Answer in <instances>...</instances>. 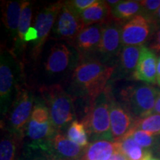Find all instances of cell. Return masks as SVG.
Instances as JSON below:
<instances>
[{
	"label": "cell",
	"instance_id": "cell-34",
	"mask_svg": "<svg viewBox=\"0 0 160 160\" xmlns=\"http://www.w3.org/2000/svg\"><path fill=\"white\" fill-rule=\"evenodd\" d=\"M157 83L159 85L160 87V55L157 60Z\"/></svg>",
	"mask_w": 160,
	"mask_h": 160
},
{
	"label": "cell",
	"instance_id": "cell-30",
	"mask_svg": "<svg viewBox=\"0 0 160 160\" xmlns=\"http://www.w3.org/2000/svg\"><path fill=\"white\" fill-rule=\"evenodd\" d=\"M148 48L155 53H160V26L156 29L149 42Z\"/></svg>",
	"mask_w": 160,
	"mask_h": 160
},
{
	"label": "cell",
	"instance_id": "cell-29",
	"mask_svg": "<svg viewBox=\"0 0 160 160\" xmlns=\"http://www.w3.org/2000/svg\"><path fill=\"white\" fill-rule=\"evenodd\" d=\"M97 2V0H71L65 1V4L72 11L79 15L82 12L94 5Z\"/></svg>",
	"mask_w": 160,
	"mask_h": 160
},
{
	"label": "cell",
	"instance_id": "cell-26",
	"mask_svg": "<svg viewBox=\"0 0 160 160\" xmlns=\"http://www.w3.org/2000/svg\"><path fill=\"white\" fill-rule=\"evenodd\" d=\"M133 128L152 136L160 135V114L153 113L143 119L135 118Z\"/></svg>",
	"mask_w": 160,
	"mask_h": 160
},
{
	"label": "cell",
	"instance_id": "cell-18",
	"mask_svg": "<svg viewBox=\"0 0 160 160\" xmlns=\"http://www.w3.org/2000/svg\"><path fill=\"white\" fill-rule=\"evenodd\" d=\"M51 144L55 153L67 160H80L86 149L71 141L62 132L59 131L52 139Z\"/></svg>",
	"mask_w": 160,
	"mask_h": 160
},
{
	"label": "cell",
	"instance_id": "cell-2",
	"mask_svg": "<svg viewBox=\"0 0 160 160\" xmlns=\"http://www.w3.org/2000/svg\"><path fill=\"white\" fill-rule=\"evenodd\" d=\"M79 62V55L73 46L63 42L53 44L42 62V73L47 81L44 85L61 84L60 81L68 76L71 77Z\"/></svg>",
	"mask_w": 160,
	"mask_h": 160
},
{
	"label": "cell",
	"instance_id": "cell-32",
	"mask_svg": "<svg viewBox=\"0 0 160 160\" xmlns=\"http://www.w3.org/2000/svg\"><path fill=\"white\" fill-rule=\"evenodd\" d=\"M108 160H129L125 153L118 150Z\"/></svg>",
	"mask_w": 160,
	"mask_h": 160
},
{
	"label": "cell",
	"instance_id": "cell-22",
	"mask_svg": "<svg viewBox=\"0 0 160 160\" xmlns=\"http://www.w3.org/2000/svg\"><path fill=\"white\" fill-rule=\"evenodd\" d=\"M138 15H142L140 1H120L111 8L112 19L122 23L127 20L129 21Z\"/></svg>",
	"mask_w": 160,
	"mask_h": 160
},
{
	"label": "cell",
	"instance_id": "cell-13",
	"mask_svg": "<svg viewBox=\"0 0 160 160\" xmlns=\"http://www.w3.org/2000/svg\"><path fill=\"white\" fill-rule=\"evenodd\" d=\"M135 118L125 106L114 99L112 93L110 99V119L113 142L119 141L133 128Z\"/></svg>",
	"mask_w": 160,
	"mask_h": 160
},
{
	"label": "cell",
	"instance_id": "cell-10",
	"mask_svg": "<svg viewBox=\"0 0 160 160\" xmlns=\"http://www.w3.org/2000/svg\"><path fill=\"white\" fill-rule=\"evenodd\" d=\"M122 25V22L113 19L104 23L101 42L96 57H98V59L109 66H114L113 63L115 62L117 63L123 47L121 39Z\"/></svg>",
	"mask_w": 160,
	"mask_h": 160
},
{
	"label": "cell",
	"instance_id": "cell-17",
	"mask_svg": "<svg viewBox=\"0 0 160 160\" xmlns=\"http://www.w3.org/2000/svg\"><path fill=\"white\" fill-rule=\"evenodd\" d=\"M142 46H123L115 66L118 78L133 76L139 62Z\"/></svg>",
	"mask_w": 160,
	"mask_h": 160
},
{
	"label": "cell",
	"instance_id": "cell-15",
	"mask_svg": "<svg viewBox=\"0 0 160 160\" xmlns=\"http://www.w3.org/2000/svg\"><path fill=\"white\" fill-rule=\"evenodd\" d=\"M157 58L149 48L142 46L137 68L132 78L148 84H156L157 79Z\"/></svg>",
	"mask_w": 160,
	"mask_h": 160
},
{
	"label": "cell",
	"instance_id": "cell-24",
	"mask_svg": "<svg viewBox=\"0 0 160 160\" xmlns=\"http://www.w3.org/2000/svg\"><path fill=\"white\" fill-rule=\"evenodd\" d=\"M21 140L10 132L4 136L0 144V160H15L18 145Z\"/></svg>",
	"mask_w": 160,
	"mask_h": 160
},
{
	"label": "cell",
	"instance_id": "cell-35",
	"mask_svg": "<svg viewBox=\"0 0 160 160\" xmlns=\"http://www.w3.org/2000/svg\"><path fill=\"white\" fill-rule=\"evenodd\" d=\"M153 21H154V22L157 24V25H160V8L158 10L157 13H156L154 17H153Z\"/></svg>",
	"mask_w": 160,
	"mask_h": 160
},
{
	"label": "cell",
	"instance_id": "cell-8",
	"mask_svg": "<svg viewBox=\"0 0 160 160\" xmlns=\"http://www.w3.org/2000/svg\"><path fill=\"white\" fill-rule=\"evenodd\" d=\"M65 1H58L49 4L40 10L35 19L34 26L38 33L37 40L31 44L30 57L37 62L41 57L44 45L47 42L51 31H53L58 16L62 8Z\"/></svg>",
	"mask_w": 160,
	"mask_h": 160
},
{
	"label": "cell",
	"instance_id": "cell-7",
	"mask_svg": "<svg viewBox=\"0 0 160 160\" xmlns=\"http://www.w3.org/2000/svg\"><path fill=\"white\" fill-rule=\"evenodd\" d=\"M159 91L153 86H129L120 92L122 104L136 118L143 119L153 114Z\"/></svg>",
	"mask_w": 160,
	"mask_h": 160
},
{
	"label": "cell",
	"instance_id": "cell-1",
	"mask_svg": "<svg viewBox=\"0 0 160 160\" xmlns=\"http://www.w3.org/2000/svg\"><path fill=\"white\" fill-rule=\"evenodd\" d=\"M114 71V66L106 65L97 58L79 60L71 77L70 93L88 102L91 107L105 91Z\"/></svg>",
	"mask_w": 160,
	"mask_h": 160
},
{
	"label": "cell",
	"instance_id": "cell-27",
	"mask_svg": "<svg viewBox=\"0 0 160 160\" xmlns=\"http://www.w3.org/2000/svg\"><path fill=\"white\" fill-rule=\"evenodd\" d=\"M126 136H128V137L133 138L136 142L144 149L152 147V146L154 145L156 142L154 136H152L145 131H141V130L136 129L134 128H133L126 134Z\"/></svg>",
	"mask_w": 160,
	"mask_h": 160
},
{
	"label": "cell",
	"instance_id": "cell-21",
	"mask_svg": "<svg viewBox=\"0 0 160 160\" xmlns=\"http://www.w3.org/2000/svg\"><path fill=\"white\" fill-rule=\"evenodd\" d=\"M118 150V142L98 140L89 144L80 160H108Z\"/></svg>",
	"mask_w": 160,
	"mask_h": 160
},
{
	"label": "cell",
	"instance_id": "cell-31",
	"mask_svg": "<svg viewBox=\"0 0 160 160\" xmlns=\"http://www.w3.org/2000/svg\"><path fill=\"white\" fill-rule=\"evenodd\" d=\"M37 38L38 33L37 29L34 27H31L25 36V43L26 44V45L28 43L31 45V44L37 41Z\"/></svg>",
	"mask_w": 160,
	"mask_h": 160
},
{
	"label": "cell",
	"instance_id": "cell-28",
	"mask_svg": "<svg viewBox=\"0 0 160 160\" xmlns=\"http://www.w3.org/2000/svg\"><path fill=\"white\" fill-rule=\"evenodd\" d=\"M140 4L142 7V15L153 20V17L160 8V0H144L140 1Z\"/></svg>",
	"mask_w": 160,
	"mask_h": 160
},
{
	"label": "cell",
	"instance_id": "cell-6",
	"mask_svg": "<svg viewBox=\"0 0 160 160\" xmlns=\"http://www.w3.org/2000/svg\"><path fill=\"white\" fill-rule=\"evenodd\" d=\"M23 64L10 50L2 49L0 57V106L1 115L5 116L15 97L18 82L22 77Z\"/></svg>",
	"mask_w": 160,
	"mask_h": 160
},
{
	"label": "cell",
	"instance_id": "cell-20",
	"mask_svg": "<svg viewBox=\"0 0 160 160\" xmlns=\"http://www.w3.org/2000/svg\"><path fill=\"white\" fill-rule=\"evenodd\" d=\"M79 17L85 28L96 24L106 23L112 19L111 8L106 1L98 0L94 5L82 12Z\"/></svg>",
	"mask_w": 160,
	"mask_h": 160
},
{
	"label": "cell",
	"instance_id": "cell-5",
	"mask_svg": "<svg viewBox=\"0 0 160 160\" xmlns=\"http://www.w3.org/2000/svg\"><path fill=\"white\" fill-rule=\"evenodd\" d=\"M34 92L26 84L19 85L7 117L8 131L22 139L35 105Z\"/></svg>",
	"mask_w": 160,
	"mask_h": 160
},
{
	"label": "cell",
	"instance_id": "cell-38",
	"mask_svg": "<svg viewBox=\"0 0 160 160\" xmlns=\"http://www.w3.org/2000/svg\"><path fill=\"white\" fill-rule=\"evenodd\" d=\"M159 96H160V92H159Z\"/></svg>",
	"mask_w": 160,
	"mask_h": 160
},
{
	"label": "cell",
	"instance_id": "cell-11",
	"mask_svg": "<svg viewBox=\"0 0 160 160\" xmlns=\"http://www.w3.org/2000/svg\"><path fill=\"white\" fill-rule=\"evenodd\" d=\"M157 26L153 20L142 15L137 16L122 27V46H144L150 42Z\"/></svg>",
	"mask_w": 160,
	"mask_h": 160
},
{
	"label": "cell",
	"instance_id": "cell-36",
	"mask_svg": "<svg viewBox=\"0 0 160 160\" xmlns=\"http://www.w3.org/2000/svg\"><path fill=\"white\" fill-rule=\"evenodd\" d=\"M106 2H107V3L108 4V5L111 7V8H112L115 7V6L117 5L120 1H117V0H108V1H106Z\"/></svg>",
	"mask_w": 160,
	"mask_h": 160
},
{
	"label": "cell",
	"instance_id": "cell-25",
	"mask_svg": "<svg viewBox=\"0 0 160 160\" xmlns=\"http://www.w3.org/2000/svg\"><path fill=\"white\" fill-rule=\"evenodd\" d=\"M88 133L85 125L82 122L73 120L67 131V137L80 147L86 148L89 145Z\"/></svg>",
	"mask_w": 160,
	"mask_h": 160
},
{
	"label": "cell",
	"instance_id": "cell-12",
	"mask_svg": "<svg viewBox=\"0 0 160 160\" xmlns=\"http://www.w3.org/2000/svg\"><path fill=\"white\" fill-rule=\"evenodd\" d=\"M84 28L85 27L79 15L72 11L64 2L52 31L53 39L72 46Z\"/></svg>",
	"mask_w": 160,
	"mask_h": 160
},
{
	"label": "cell",
	"instance_id": "cell-19",
	"mask_svg": "<svg viewBox=\"0 0 160 160\" xmlns=\"http://www.w3.org/2000/svg\"><path fill=\"white\" fill-rule=\"evenodd\" d=\"M51 140L46 142H28L24 147L19 160H67L55 153Z\"/></svg>",
	"mask_w": 160,
	"mask_h": 160
},
{
	"label": "cell",
	"instance_id": "cell-33",
	"mask_svg": "<svg viewBox=\"0 0 160 160\" xmlns=\"http://www.w3.org/2000/svg\"><path fill=\"white\" fill-rule=\"evenodd\" d=\"M153 113H159L160 114V96H159L156 102L154 109H153Z\"/></svg>",
	"mask_w": 160,
	"mask_h": 160
},
{
	"label": "cell",
	"instance_id": "cell-14",
	"mask_svg": "<svg viewBox=\"0 0 160 160\" xmlns=\"http://www.w3.org/2000/svg\"><path fill=\"white\" fill-rule=\"evenodd\" d=\"M104 23L96 24L85 27L79 33L73 44L79 55V60L95 58L101 42Z\"/></svg>",
	"mask_w": 160,
	"mask_h": 160
},
{
	"label": "cell",
	"instance_id": "cell-3",
	"mask_svg": "<svg viewBox=\"0 0 160 160\" xmlns=\"http://www.w3.org/2000/svg\"><path fill=\"white\" fill-rule=\"evenodd\" d=\"M39 92V98L48 109L53 127L57 131L62 132L75 117L73 96L61 84L40 85Z\"/></svg>",
	"mask_w": 160,
	"mask_h": 160
},
{
	"label": "cell",
	"instance_id": "cell-9",
	"mask_svg": "<svg viewBox=\"0 0 160 160\" xmlns=\"http://www.w3.org/2000/svg\"><path fill=\"white\" fill-rule=\"evenodd\" d=\"M57 132L47 106L40 98L36 97L34 107L25 131L28 139L30 142H46L51 141Z\"/></svg>",
	"mask_w": 160,
	"mask_h": 160
},
{
	"label": "cell",
	"instance_id": "cell-4",
	"mask_svg": "<svg viewBox=\"0 0 160 160\" xmlns=\"http://www.w3.org/2000/svg\"><path fill=\"white\" fill-rule=\"evenodd\" d=\"M112 91L110 85L106 87L92 104L82 122L88 136L93 142L98 140L113 141L110 119V99Z\"/></svg>",
	"mask_w": 160,
	"mask_h": 160
},
{
	"label": "cell",
	"instance_id": "cell-16",
	"mask_svg": "<svg viewBox=\"0 0 160 160\" xmlns=\"http://www.w3.org/2000/svg\"><path fill=\"white\" fill-rule=\"evenodd\" d=\"M25 2V1H8L2 3V22L9 39L13 41V45L17 38L20 17Z\"/></svg>",
	"mask_w": 160,
	"mask_h": 160
},
{
	"label": "cell",
	"instance_id": "cell-37",
	"mask_svg": "<svg viewBox=\"0 0 160 160\" xmlns=\"http://www.w3.org/2000/svg\"><path fill=\"white\" fill-rule=\"evenodd\" d=\"M149 160H160L159 159H156V158H151V159H150Z\"/></svg>",
	"mask_w": 160,
	"mask_h": 160
},
{
	"label": "cell",
	"instance_id": "cell-23",
	"mask_svg": "<svg viewBox=\"0 0 160 160\" xmlns=\"http://www.w3.org/2000/svg\"><path fill=\"white\" fill-rule=\"evenodd\" d=\"M118 142L119 151L125 153L129 160H149L152 158L151 152L140 147L131 137L126 136Z\"/></svg>",
	"mask_w": 160,
	"mask_h": 160
}]
</instances>
